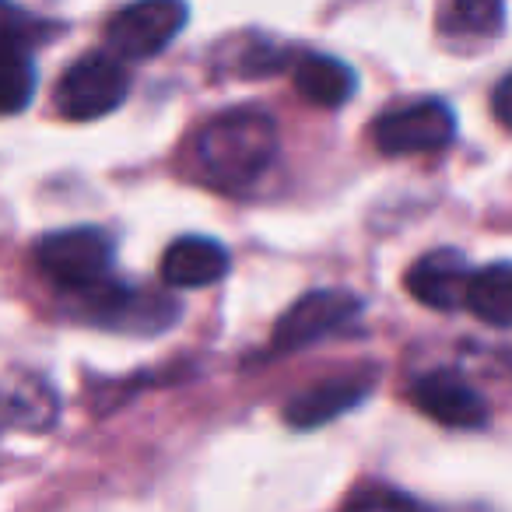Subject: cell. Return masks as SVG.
Here are the masks:
<instances>
[{"label":"cell","instance_id":"6da1fadb","mask_svg":"<svg viewBox=\"0 0 512 512\" xmlns=\"http://www.w3.org/2000/svg\"><path fill=\"white\" fill-rule=\"evenodd\" d=\"M278 158V123L260 109H232L207 120L197 134V165L204 183L242 190Z\"/></svg>","mask_w":512,"mask_h":512},{"label":"cell","instance_id":"7a4b0ae2","mask_svg":"<svg viewBox=\"0 0 512 512\" xmlns=\"http://www.w3.org/2000/svg\"><path fill=\"white\" fill-rule=\"evenodd\" d=\"M130 92V78L123 64L106 53H88V57L74 60L64 71L57 85V109L67 120H102L113 109L123 106Z\"/></svg>","mask_w":512,"mask_h":512},{"label":"cell","instance_id":"3957f363","mask_svg":"<svg viewBox=\"0 0 512 512\" xmlns=\"http://www.w3.org/2000/svg\"><path fill=\"white\" fill-rule=\"evenodd\" d=\"M36 264L60 288H92L113 264V242L99 228H64L39 239Z\"/></svg>","mask_w":512,"mask_h":512},{"label":"cell","instance_id":"277c9868","mask_svg":"<svg viewBox=\"0 0 512 512\" xmlns=\"http://www.w3.org/2000/svg\"><path fill=\"white\" fill-rule=\"evenodd\" d=\"M190 8L186 0H134L109 18L106 43L116 57L148 60L158 57L183 32Z\"/></svg>","mask_w":512,"mask_h":512},{"label":"cell","instance_id":"5b68a950","mask_svg":"<svg viewBox=\"0 0 512 512\" xmlns=\"http://www.w3.org/2000/svg\"><path fill=\"white\" fill-rule=\"evenodd\" d=\"M456 137V116L446 102L425 99L390 109L372 123V141L383 155H428L449 148Z\"/></svg>","mask_w":512,"mask_h":512},{"label":"cell","instance_id":"8992f818","mask_svg":"<svg viewBox=\"0 0 512 512\" xmlns=\"http://www.w3.org/2000/svg\"><path fill=\"white\" fill-rule=\"evenodd\" d=\"M358 313H362V299L344 292V288L309 292L278 320V327H274V348H285V351L306 348V344L348 327Z\"/></svg>","mask_w":512,"mask_h":512},{"label":"cell","instance_id":"52a82bcc","mask_svg":"<svg viewBox=\"0 0 512 512\" xmlns=\"http://www.w3.org/2000/svg\"><path fill=\"white\" fill-rule=\"evenodd\" d=\"M411 400L418 411L449 428H481L488 421L481 393L456 372H428V376L414 379Z\"/></svg>","mask_w":512,"mask_h":512},{"label":"cell","instance_id":"ba28073f","mask_svg":"<svg viewBox=\"0 0 512 512\" xmlns=\"http://www.w3.org/2000/svg\"><path fill=\"white\" fill-rule=\"evenodd\" d=\"M404 281H407V292L421 306L449 313V309L463 306V299H467V281H470L467 256L460 249H435V253L414 260Z\"/></svg>","mask_w":512,"mask_h":512},{"label":"cell","instance_id":"9c48e42d","mask_svg":"<svg viewBox=\"0 0 512 512\" xmlns=\"http://www.w3.org/2000/svg\"><path fill=\"white\" fill-rule=\"evenodd\" d=\"M228 249L207 235H183L162 256V281L172 288H207L225 278Z\"/></svg>","mask_w":512,"mask_h":512},{"label":"cell","instance_id":"30bf717a","mask_svg":"<svg viewBox=\"0 0 512 512\" xmlns=\"http://www.w3.org/2000/svg\"><path fill=\"white\" fill-rule=\"evenodd\" d=\"M372 379L365 372L358 376H337V379H327V383H316L309 386L306 393L288 404V421L299 428H313V425H323V421L337 418L341 411L355 407L358 400L369 393Z\"/></svg>","mask_w":512,"mask_h":512},{"label":"cell","instance_id":"8fae6325","mask_svg":"<svg viewBox=\"0 0 512 512\" xmlns=\"http://www.w3.org/2000/svg\"><path fill=\"white\" fill-rule=\"evenodd\" d=\"M295 88L313 106L337 109L355 95V71L327 53H309L295 67Z\"/></svg>","mask_w":512,"mask_h":512},{"label":"cell","instance_id":"7c38bea8","mask_svg":"<svg viewBox=\"0 0 512 512\" xmlns=\"http://www.w3.org/2000/svg\"><path fill=\"white\" fill-rule=\"evenodd\" d=\"M463 306L488 327L512 330V264H488L470 271Z\"/></svg>","mask_w":512,"mask_h":512},{"label":"cell","instance_id":"4fadbf2b","mask_svg":"<svg viewBox=\"0 0 512 512\" xmlns=\"http://www.w3.org/2000/svg\"><path fill=\"white\" fill-rule=\"evenodd\" d=\"M505 11L502 0H449L446 15H442V29L453 36H474L491 39L502 32Z\"/></svg>","mask_w":512,"mask_h":512},{"label":"cell","instance_id":"5bb4252c","mask_svg":"<svg viewBox=\"0 0 512 512\" xmlns=\"http://www.w3.org/2000/svg\"><path fill=\"white\" fill-rule=\"evenodd\" d=\"M36 95V64L25 50H0V116H15Z\"/></svg>","mask_w":512,"mask_h":512},{"label":"cell","instance_id":"9a60e30c","mask_svg":"<svg viewBox=\"0 0 512 512\" xmlns=\"http://www.w3.org/2000/svg\"><path fill=\"white\" fill-rule=\"evenodd\" d=\"M46 36V25L36 22L11 0H0V50H29Z\"/></svg>","mask_w":512,"mask_h":512},{"label":"cell","instance_id":"2e32d148","mask_svg":"<svg viewBox=\"0 0 512 512\" xmlns=\"http://www.w3.org/2000/svg\"><path fill=\"white\" fill-rule=\"evenodd\" d=\"M491 109H495V120L502 123L505 130H512V71L495 85V95H491Z\"/></svg>","mask_w":512,"mask_h":512},{"label":"cell","instance_id":"e0dca14e","mask_svg":"<svg viewBox=\"0 0 512 512\" xmlns=\"http://www.w3.org/2000/svg\"><path fill=\"white\" fill-rule=\"evenodd\" d=\"M358 512H407V509H400V505H365Z\"/></svg>","mask_w":512,"mask_h":512}]
</instances>
